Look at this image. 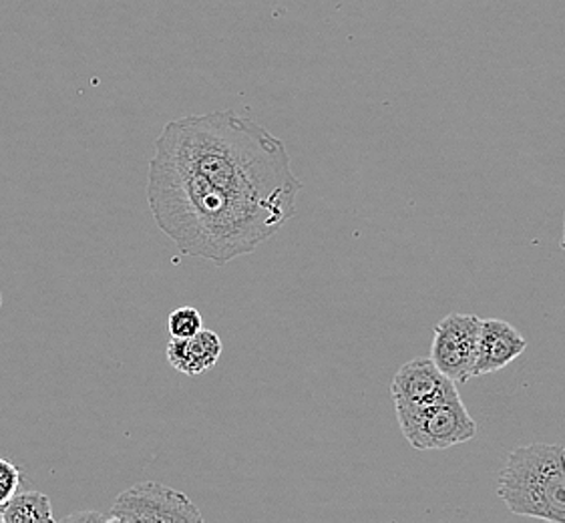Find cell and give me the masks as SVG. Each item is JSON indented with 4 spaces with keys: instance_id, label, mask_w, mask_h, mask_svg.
<instances>
[{
    "instance_id": "obj_1",
    "label": "cell",
    "mask_w": 565,
    "mask_h": 523,
    "mask_svg": "<svg viewBox=\"0 0 565 523\" xmlns=\"http://www.w3.org/2000/svg\"><path fill=\"white\" fill-rule=\"evenodd\" d=\"M156 149L226 194L286 220L296 214L302 182L286 146L248 117L234 111L181 117L163 127Z\"/></svg>"
},
{
    "instance_id": "obj_2",
    "label": "cell",
    "mask_w": 565,
    "mask_h": 523,
    "mask_svg": "<svg viewBox=\"0 0 565 523\" xmlns=\"http://www.w3.org/2000/svg\"><path fill=\"white\" fill-rule=\"evenodd\" d=\"M148 202L159 230L181 254L215 266L252 254L288 222L217 190L158 149L149 161Z\"/></svg>"
},
{
    "instance_id": "obj_3",
    "label": "cell",
    "mask_w": 565,
    "mask_h": 523,
    "mask_svg": "<svg viewBox=\"0 0 565 523\" xmlns=\"http://www.w3.org/2000/svg\"><path fill=\"white\" fill-rule=\"evenodd\" d=\"M498 498L509 512L565 523V451L562 445H521L499 473Z\"/></svg>"
},
{
    "instance_id": "obj_4",
    "label": "cell",
    "mask_w": 565,
    "mask_h": 523,
    "mask_svg": "<svg viewBox=\"0 0 565 523\" xmlns=\"http://www.w3.org/2000/svg\"><path fill=\"white\" fill-rule=\"evenodd\" d=\"M396 419L405 439L418 451H441L467 444L477 435L476 421L461 398L423 407H396Z\"/></svg>"
},
{
    "instance_id": "obj_5",
    "label": "cell",
    "mask_w": 565,
    "mask_h": 523,
    "mask_svg": "<svg viewBox=\"0 0 565 523\" xmlns=\"http://www.w3.org/2000/svg\"><path fill=\"white\" fill-rule=\"evenodd\" d=\"M109 520L117 523H192L202 522L204 515L181 491L171 490L159 481H143L117 495Z\"/></svg>"
},
{
    "instance_id": "obj_6",
    "label": "cell",
    "mask_w": 565,
    "mask_h": 523,
    "mask_svg": "<svg viewBox=\"0 0 565 523\" xmlns=\"http://www.w3.org/2000/svg\"><path fill=\"white\" fill-rule=\"evenodd\" d=\"M481 319L476 314L452 312L433 329L430 359L455 383L473 378Z\"/></svg>"
},
{
    "instance_id": "obj_7",
    "label": "cell",
    "mask_w": 565,
    "mask_h": 523,
    "mask_svg": "<svg viewBox=\"0 0 565 523\" xmlns=\"http://www.w3.org/2000/svg\"><path fill=\"white\" fill-rule=\"evenodd\" d=\"M391 395L395 407H423L461 398L457 383L430 356H417L403 364L393 376Z\"/></svg>"
},
{
    "instance_id": "obj_8",
    "label": "cell",
    "mask_w": 565,
    "mask_h": 523,
    "mask_svg": "<svg viewBox=\"0 0 565 523\" xmlns=\"http://www.w3.org/2000/svg\"><path fill=\"white\" fill-rule=\"evenodd\" d=\"M525 349L527 341L515 327H511L505 320L481 319L473 378L498 373L515 363L525 353Z\"/></svg>"
},
{
    "instance_id": "obj_9",
    "label": "cell",
    "mask_w": 565,
    "mask_h": 523,
    "mask_svg": "<svg viewBox=\"0 0 565 523\" xmlns=\"http://www.w3.org/2000/svg\"><path fill=\"white\" fill-rule=\"evenodd\" d=\"M168 363L183 375H204L222 356V341L214 330L202 329L188 339H171Z\"/></svg>"
},
{
    "instance_id": "obj_10",
    "label": "cell",
    "mask_w": 565,
    "mask_h": 523,
    "mask_svg": "<svg viewBox=\"0 0 565 523\" xmlns=\"http://www.w3.org/2000/svg\"><path fill=\"white\" fill-rule=\"evenodd\" d=\"M2 523H43L55 522L51 501L41 491L17 493L2 508Z\"/></svg>"
},
{
    "instance_id": "obj_11",
    "label": "cell",
    "mask_w": 565,
    "mask_h": 523,
    "mask_svg": "<svg viewBox=\"0 0 565 523\" xmlns=\"http://www.w3.org/2000/svg\"><path fill=\"white\" fill-rule=\"evenodd\" d=\"M204 329V319L198 308L181 307L173 310L168 319L171 339H188Z\"/></svg>"
},
{
    "instance_id": "obj_12",
    "label": "cell",
    "mask_w": 565,
    "mask_h": 523,
    "mask_svg": "<svg viewBox=\"0 0 565 523\" xmlns=\"http://www.w3.org/2000/svg\"><path fill=\"white\" fill-rule=\"evenodd\" d=\"M21 485V471L11 461L0 459V508L11 501Z\"/></svg>"
},
{
    "instance_id": "obj_13",
    "label": "cell",
    "mask_w": 565,
    "mask_h": 523,
    "mask_svg": "<svg viewBox=\"0 0 565 523\" xmlns=\"http://www.w3.org/2000/svg\"><path fill=\"white\" fill-rule=\"evenodd\" d=\"M111 522L109 520V515H102V513H90V512H83V513H71V515H67L63 522Z\"/></svg>"
},
{
    "instance_id": "obj_14",
    "label": "cell",
    "mask_w": 565,
    "mask_h": 523,
    "mask_svg": "<svg viewBox=\"0 0 565 523\" xmlns=\"http://www.w3.org/2000/svg\"><path fill=\"white\" fill-rule=\"evenodd\" d=\"M559 246H562V250L565 252V222H564V236H562V242H559Z\"/></svg>"
},
{
    "instance_id": "obj_15",
    "label": "cell",
    "mask_w": 565,
    "mask_h": 523,
    "mask_svg": "<svg viewBox=\"0 0 565 523\" xmlns=\"http://www.w3.org/2000/svg\"><path fill=\"white\" fill-rule=\"evenodd\" d=\"M0 307H2V295H0Z\"/></svg>"
},
{
    "instance_id": "obj_16",
    "label": "cell",
    "mask_w": 565,
    "mask_h": 523,
    "mask_svg": "<svg viewBox=\"0 0 565 523\" xmlns=\"http://www.w3.org/2000/svg\"><path fill=\"white\" fill-rule=\"evenodd\" d=\"M0 523H2V512H0Z\"/></svg>"
},
{
    "instance_id": "obj_17",
    "label": "cell",
    "mask_w": 565,
    "mask_h": 523,
    "mask_svg": "<svg viewBox=\"0 0 565 523\" xmlns=\"http://www.w3.org/2000/svg\"><path fill=\"white\" fill-rule=\"evenodd\" d=\"M564 451H565V447H564Z\"/></svg>"
}]
</instances>
